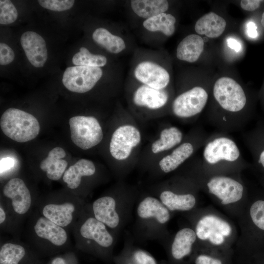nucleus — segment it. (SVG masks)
Returning a JSON list of instances; mask_svg holds the SVG:
<instances>
[{"label":"nucleus","mask_w":264,"mask_h":264,"mask_svg":"<svg viewBox=\"0 0 264 264\" xmlns=\"http://www.w3.org/2000/svg\"><path fill=\"white\" fill-rule=\"evenodd\" d=\"M69 124L72 142L83 150L95 146L103 139L102 128L94 117L74 116L69 119Z\"/></svg>","instance_id":"obj_6"},{"label":"nucleus","mask_w":264,"mask_h":264,"mask_svg":"<svg viewBox=\"0 0 264 264\" xmlns=\"http://www.w3.org/2000/svg\"><path fill=\"white\" fill-rule=\"evenodd\" d=\"M140 141L141 134L136 127L131 125L121 126L112 135L110 144V153L117 160H125Z\"/></svg>","instance_id":"obj_9"},{"label":"nucleus","mask_w":264,"mask_h":264,"mask_svg":"<svg viewBox=\"0 0 264 264\" xmlns=\"http://www.w3.org/2000/svg\"><path fill=\"white\" fill-rule=\"evenodd\" d=\"M116 202L110 197L105 196L97 199L92 204L94 217L110 228L117 226L119 217L115 210Z\"/></svg>","instance_id":"obj_20"},{"label":"nucleus","mask_w":264,"mask_h":264,"mask_svg":"<svg viewBox=\"0 0 264 264\" xmlns=\"http://www.w3.org/2000/svg\"><path fill=\"white\" fill-rule=\"evenodd\" d=\"M196 264H222L220 260L211 257L201 255L198 256L195 261Z\"/></svg>","instance_id":"obj_39"},{"label":"nucleus","mask_w":264,"mask_h":264,"mask_svg":"<svg viewBox=\"0 0 264 264\" xmlns=\"http://www.w3.org/2000/svg\"><path fill=\"white\" fill-rule=\"evenodd\" d=\"M0 125L6 136L20 143L34 139L40 130L39 123L33 115L12 108L3 112Z\"/></svg>","instance_id":"obj_3"},{"label":"nucleus","mask_w":264,"mask_h":264,"mask_svg":"<svg viewBox=\"0 0 264 264\" xmlns=\"http://www.w3.org/2000/svg\"><path fill=\"white\" fill-rule=\"evenodd\" d=\"M6 213L3 209V207L0 206V223L2 224L6 220Z\"/></svg>","instance_id":"obj_43"},{"label":"nucleus","mask_w":264,"mask_h":264,"mask_svg":"<svg viewBox=\"0 0 264 264\" xmlns=\"http://www.w3.org/2000/svg\"><path fill=\"white\" fill-rule=\"evenodd\" d=\"M212 94L213 104L204 120L218 131L228 133L239 132L252 120L246 91L234 79L219 78L213 85Z\"/></svg>","instance_id":"obj_1"},{"label":"nucleus","mask_w":264,"mask_h":264,"mask_svg":"<svg viewBox=\"0 0 264 264\" xmlns=\"http://www.w3.org/2000/svg\"><path fill=\"white\" fill-rule=\"evenodd\" d=\"M51 264H66L65 260L62 257H56L53 259Z\"/></svg>","instance_id":"obj_44"},{"label":"nucleus","mask_w":264,"mask_h":264,"mask_svg":"<svg viewBox=\"0 0 264 264\" xmlns=\"http://www.w3.org/2000/svg\"><path fill=\"white\" fill-rule=\"evenodd\" d=\"M26 254L22 245L6 242L0 249V264H19Z\"/></svg>","instance_id":"obj_31"},{"label":"nucleus","mask_w":264,"mask_h":264,"mask_svg":"<svg viewBox=\"0 0 264 264\" xmlns=\"http://www.w3.org/2000/svg\"><path fill=\"white\" fill-rule=\"evenodd\" d=\"M162 203L171 211H187L196 203L195 197L191 194L178 195L170 191H164L160 196Z\"/></svg>","instance_id":"obj_29"},{"label":"nucleus","mask_w":264,"mask_h":264,"mask_svg":"<svg viewBox=\"0 0 264 264\" xmlns=\"http://www.w3.org/2000/svg\"><path fill=\"white\" fill-rule=\"evenodd\" d=\"M169 98V94L165 90L154 89L145 85L136 89L132 97L135 105L150 110H157L164 107Z\"/></svg>","instance_id":"obj_17"},{"label":"nucleus","mask_w":264,"mask_h":264,"mask_svg":"<svg viewBox=\"0 0 264 264\" xmlns=\"http://www.w3.org/2000/svg\"><path fill=\"white\" fill-rule=\"evenodd\" d=\"M15 58L13 49L7 44H0V64L1 65H8L12 62Z\"/></svg>","instance_id":"obj_37"},{"label":"nucleus","mask_w":264,"mask_h":264,"mask_svg":"<svg viewBox=\"0 0 264 264\" xmlns=\"http://www.w3.org/2000/svg\"><path fill=\"white\" fill-rule=\"evenodd\" d=\"M133 73L139 82L156 89H164L170 81V74L167 70L151 61L139 63L134 68Z\"/></svg>","instance_id":"obj_11"},{"label":"nucleus","mask_w":264,"mask_h":264,"mask_svg":"<svg viewBox=\"0 0 264 264\" xmlns=\"http://www.w3.org/2000/svg\"><path fill=\"white\" fill-rule=\"evenodd\" d=\"M4 196L11 199L14 212L19 215L26 214L31 207L32 198L30 191L21 178L11 179L3 189Z\"/></svg>","instance_id":"obj_12"},{"label":"nucleus","mask_w":264,"mask_h":264,"mask_svg":"<svg viewBox=\"0 0 264 264\" xmlns=\"http://www.w3.org/2000/svg\"><path fill=\"white\" fill-rule=\"evenodd\" d=\"M129 264H156L154 258L147 252L139 250L134 252L132 263Z\"/></svg>","instance_id":"obj_36"},{"label":"nucleus","mask_w":264,"mask_h":264,"mask_svg":"<svg viewBox=\"0 0 264 264\" xmlns=\"http://www.w3.org/2000/svg\"><path fill=\"white\" fill-rule=\"evenodd\" d=\"M100 67L87 66H75L65 70L62 82L69 90L85 93L91 90L102 77Z\"/></svg>","instance_id":"obj_7"},{"label":"nucleus","mask_w":264,"mask_h":264,"mask_svg":"<svg viewBox=\"0 0 264 264\" xmlns=\"http://www.w3.org/2000/svg\"><path fill=\"white\" fill-rule=\"evenodd\" d=\"M137 214L141 218L154 217L160 223L167 222L170 213L165 206L157 198L147 197L139 204Z\"/></svg>","instance_id":"obj_24"},{"label":"nucleus","mask_w":264,"mask_h":264,"mask_svg":"<svg viewBox=\"0 0 264 264\" xmlns=\"http://www.w3.org/2000/svg\"><path fill=\"white\" fill-rule=\"evenodd\" d=\"M246 28L247 34L249 37L255 38L258 36L257 26L254 22H248L246 24Z\"/></svg>","instance_id":"obj_41"},{"label":"nucleus","mask_w":264,"mask_h":264,"mask_svg":"<svg viewBox=\"0 0 264 264\" xmlns=\"http://www.w3.org/2000/svg\"><path fill=\"white\" fill-rule=\"evenodd\" d=\"M131 6L136 15L146 20L165 13L169 8V3L165 0H132Z\"/></svg>","instance_id":"obj_26"},{"label":"nucleus","mask_w":264,"mask_h":264,"mask_svg":"<svg viewBox=\"0 0 264 264\" xmlns=\"http://www.w3.org/2000/svg\"><path fill=\"white\" fill-rule=\"evenodd\" d=\"M42 216L63 228L73 222L77 212L74 202H49L42 208Z\"/></svg>","instance_id":"obj_15"},{"label":"nucleus","mask_w":264,"mask_h":264,"mask_svg":"<svg viewBox=\"0 0 264 264\" xmlns=\"http://www.w3.org/2000/svg\"><path fill=\"white\" fill-rule=\"evenodd\" d=\"M92 37L97 44L111 53L118 54L126 48L125 43L122 38L112 34L104 28L96 29Z\"/></svg>","instance_id":"obj_28"},{"label":"nucleus","mask_w":264,"mask_h":264,"mask_svg":"<svg viewBox=\"0 0 264 264\" xmlns=\"http://www.w3.org/2000/svg\"><path fill=\"white\" fill-rule=\"evenodd\" d=\"M263 1L261 0H242L240 5L242 9L247 11H253L258 9Z\"/></svg>","instance_id":"obj_38"},{"label":"nucleus","mask_w":264,"mask_h":264,"mask_svg":"<svg viewBox=\"0 0 264 264\" xmlns=\"http://www.w3.org/2000/svg\"><path fill=\"white\" fill-rule=\"evenodd\" d=\"M183 137L182 131L177 127L165 128L161 132L159 138L152 144V151L158 154L174 149L182 141Z\"/></svg>","instance_id":"obj_25"},{"label":"nucleus","mask_w":264,"mask_h":264,"mask_svg":"<svg viewBox=\"0 0 264 264\" xmlns=\"http://www.w3.org/2000/svg\"><path fill=\"white\" fill-rule=\"evenodd\" d=\"M95 171V166L91 161L81 159L65 171L63 179L69 188L74 189L80 185L83 176H92Z\"/></svg>","instance_id":"obj_23"},{"label":"nucleus","mask_w":264,"mask_h":264,"mask_svg":"<svg viewBox=\"0 0 264 264\" xmlns=\"http://www.w3.org/2000/svg\"><path fill=\"white\" fill-rule=\"evenodd\" d=\"M226 22L223 18L210 12L200 17L196 22L195 31L210 38L220 37L224 31Z\"/></svg>","instance_id":"obj_22"},{"label":"nucleus","mask_w":264,"mask_h":264,"mask_svg":"<svg viewBox=\"0 0 264 264\" xmlns=\"http://www.w3.org/2000/svg\"><path fill=\"white\" fill-rule=\"evenodd\" d=\"M21 44L31 65L36 67L44 66L47 59V50L42 36L33 31H26L21 37Z\"/></svg>","instance_id":"obj_13"},{"label":"nucleus","mask_w":264,"mask_h":264,"mask_svg":"<svg viewBox=\"0 0 264 264\" xmlns=\"http://www.w3.org/2000/svg\"><path fill=\"white\" fill-rule=\"evenodd\" d=\"M66 154L63 148L55 147L49 152L48 156L41 162L40 169L46 172L48 178L58 180L64 174L68 165L66 160L62 159Z\"/></svg>","instance_id":"obj_19"},{"label":"nucleus","mask_w":264,"mask_h":264,"mask_svg":"<svg viewBox=\"0 0 264 264\" xmlns=\"http://www.w3.org/2000/svg\"><path fill=\"white\" fill-rule=\"evenodd\" d=\"M18 12L12 2L9 0H0V23L9 24L17 19Z\"/></svg>","instance_id":"obj_33"},{"label":"nucleus","mask_w":264,"mask_h":264,"mask_svg":"<svg viewBox=\"0 0 264 264\" xmlns=\"http://www.w3.org/2000/svg\"><path fill=\"white\" fill-rule=\"evenodd\" d=\"M33 232L38 238L55 247L64 246L68 240L67 234L64 228L42 215L34 222Z\"/></svg>","instance_id":"obj_14"},{"label":"nucleus","mask_w":264,"mask_h":264,"mask_svg":"<svg viewBox=\"0 0 264 264\" xmlns=\"http://www.w3.org/2000/svg\"><path fill=\"white\" fill-rule=\"evenodd\" d=\"M79 232L83 238L92 240L103 247H108L113 242V238L105 224L95 217L88 218L80 226Z\"/></svg>","instance_id":"obj_18"},{"label":"nucleus","mask_w":264,"mask_h":264,"mask_svg":"<svg viewBox=\"0 0 264 264\" xmlns=\"http://www.w3.org/2000/svg\"><path fill=\"white\" fill-rule=\"evenodd\" d=\"M176 22L172 14L163 13L145 20L143 25L149 31H160L166 36H171L175 31Z\"/></svg>","instance_id":"obj_30"},{"label":"nucleus","mask_w":264,"mask_h":264,"mask_svg":"<svg viewBox=\"0 0 264 264\" xmlns=\"http://www.w3.org/2000/svg\"><path fill=\"white\" fill-rule=\"evenodd\" d=\"M205 184L208 192L219 198L223 205L237 202L243 196L242 184L230 176L214 175L206 180Z\"/></svg>","instance_id":"obj_8"},{"label":"nucleus","mask_w":264,"mask_h":264,"mask_svg":"<svg viewBox=\"0 0 264 264\" xmlns=\"http://www.w3.org/2000/svg\"><path fill=\"white\" fill-rule=\"evenodd\" d=\"M261 22L262 25L263 26V27L264 28V12L263 13L262 16V19H261Z\"/></svg>","instance_id":"obj_45"},{"label":"nucleus","mask_w":264,"mask_h":264,"mask_svg":"<svg viewBox=\"0 0 264 264\" xmlns=\"http://www.w3.org/2000/svg\"><path fill=\"white\" fill-rule=\"evenodd\" d=\"M209 133L202 124L195 127L190 137L175 147L172 152L164 156L159 162L161 170L168 173L176 169L202 148Z\"/></svg>","instance_id":"obj_4"},{"label":"nucleus","mask_w":264,"mask_h":264,"mask_svg":"<svg viewBox=\"0 0 264 264\" xmlns=\"http://www.w3.org/2000/svg\"><path fill=\"white\" fill-rule=\"evenodd\" d=\"M250 215L253 223L264 230V201L259 200L253 203L250 209Z\"/></svg>","instance_id":"obj_35"},{"label":"nucleus","mask_w":264,"mask_h":264,"mask_svg":"<svg viewBox=\"0 0 264 264\" xmlns=\"http://www.w3.org/2000/svg\"><path fill=\"white\" fill-rule=\"evenodd\" d=\"M40 5L46 9L54 11H64L70 9L75 1L72 0H39Z\"/></svg>","instance_id":"obj_34"},{"label":"nucleus","mask_w":264,"mask_h":264,"mask_svg":"<svg viewBox=\"0 0 264 264\" xmlns=\"http://www.w3.org/2000/svg\"><path fill=\"white\" fill-rule=\"evenodd\" d=\"M15 164V160L11 157H5L1 158L0 161V173L9 170Z\"/></svg>","instance_id":"obj_40"},{"label":"nucleus","mask_w":264,"mask_h":264,"mask_svg":"<svg viewBox=\"0 0 264 264\" xmlns=\"http://www.w3.org/2000/svg\"><path fill=\"white\" fill-rule=\"evenodd\" d=\"M200 160L203 169L210 172L212 170L239 169L250 165L231 135L219 131L209 133L202 147Z\"/></svg>","instance_id":"obj_2"},{"label":"nucleus","mask_w":264,"mask_h":264,"mask_svg":"<svg viewBox=\"0 0 264 264\" xmlns=\"http://www.w3.org/2000/svg\"><path fill=\"white\" fill-rule=\"evenodd\" d=\"M242 140L250 152L254 164L264 170V121L242 134Z\"/></svg>","instance_id":"obj_16"},{"label":"nucleus","mask_w":264,"mask_h":264,"mask_svg":"<svg viewBox=\"0 0 264 264\" xmlns=\"http://www.w3.org/2000/svg\"><path fill=\"white\" fill-rule=\"evenodd\" d=\"M227 44L228 47L236 52L240 51L242 48V45L240 43L233 38H228L227 39Z\"/></svg>","instance_id":"obj_42"},{"label":"nucleus","mask_w":264,"mask_h":264,"mask_svg":"<svg viewBox=\"0 0 264 264\" xmlns=\"http://www.w3.org/2000/svg\"><path fill=\"white\" fill-rule=\"evenodd\" d=\"M196 235L200 240L208 239L214 244L220 245L224 242V236L231 233L230 225L225 221L214 215H207L198 222Z\"/></svg>","instance_id":"obj_10"},{"label":"nucleus","mask_w":264,"mask_h":264,"mask_svg":"<svg viewBox=\"0 0 264 264\" xmlns=\"http://www.w3.org/2000/svg\"><path fill=\"white\" fill-rule=\"evenodd\" d=\"M196 240V233L190 228H185L178 231L172 245L173 257L179 260L189 254Z\"/></svg>","instance_id":"obj_27"},{"label":"nucleus","mask_w":264,"mask_h":264,"mask_svg":"<svg viewBox=\"0 0 264 264\" xmlns=\"http://www.w3.org/2000/svg\"><path fill=\"white\" fill-rule=\"evenodd\" d=\"M209 98L208 90L196 86L180 93L173 100L172 111L177 118L192 120L198 117L207 105Z\"/></svg>","instance_id":"obj_5"},{"label":"nucleus","mask_w":264,"mask_h":264,"mask_svg":"<svg viewBox=\"0 0 264 264\" xmlns=\"http://www.w3.org/2000/svg\"><path fill=\"white\" fill-rule=\"evenodd\" d=\"M72 60L75 66L98 67L104 66L107 63V59L105 56L92 54L85 47H81L79 51L73 56Z\"/></svg>","instance_id":"obj_32"},{"label":"nucleus","mask_w":264,"mask_h":264,"mask_svg":"<svg viewBox=\"0 0 264 264\" xmlns=\"http://www.w3.org/2000/svg\"><path fill=\"white\" fill-rule=\"evenodd\" d=\"M204 45L202 37L197 34H190L183 38L177 45L176 57L181 61L195 62L203 51Z\"/></svg>","instance_id":"obj_21"}]
</instances>
